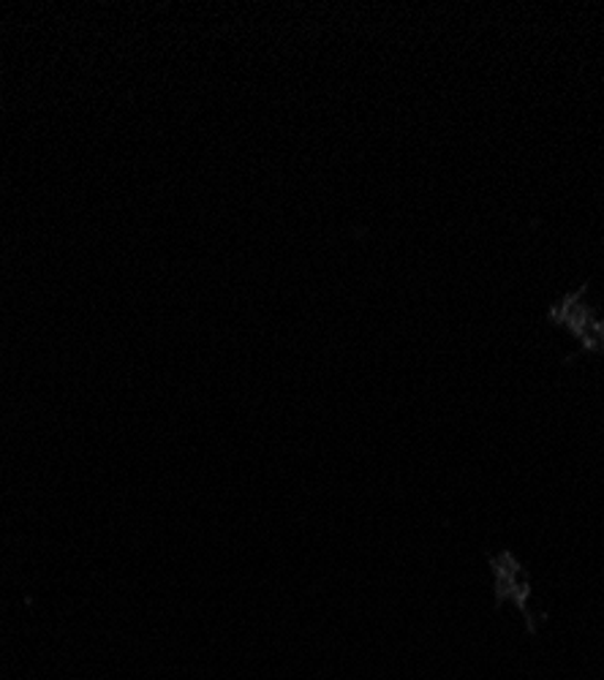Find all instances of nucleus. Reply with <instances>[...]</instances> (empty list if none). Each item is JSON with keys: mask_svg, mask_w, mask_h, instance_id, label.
Returning <instances> with one entry per match:
<instances>
[{"mask_svg": "<svg viewBox=\"0 0 604 680\" xmlns=\"http://www.w3.org/2000/svg\"><path fill=\"white\" fill-rule=\"evenodd\" d=\"M548 319L550 324H555L559 330H564L566 336H572L585 351H591V354L604 351V316L596 310L594 302H591L585 286L566 291L561 300H555L553 306L548 308Z\"/></svg>", "mask_w": 604, "mask_h": 680, "instance_id": "1", "label": "nucleus"}, {"mask_svg": "<svg viewBox=\"0 0 604 680\" xmlns=\"http://www.w3.org/2000/svg\"><path fill=\"white\" fill-rule=\"evenodd\" d=\"M496 571V586H499V596L512 599L514 605H525L529 596V580L523 577V569L512 556H499L493 560Z\"/></svg>", "mask_w": 604, "mask_h": 680, "instance_id": "2", "label": "nucleus"}]
</instances>
